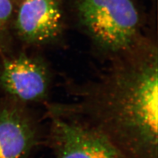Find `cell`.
<instances>
[{"label":"cell","instance_id":"1","mask_svg":"<svg viewBox=\"0 0 158 158\" xmlns=\"http://www.w3.org/2000/svg\"><path fill=\"white\" fill-rule=\"evenodd\" d=\"M157 56L117 68L69 105L49 111L100 133L122 158H158Z\"/></svg>","mask_w":158,"mask_h":158},{"label":"cell","instance_id":"2","mask_svg":"<svg viewBox=\"0 0 158 158\" xmlns=\"http://www.w3.org/2000/svg\"><path fill=\"white\" fill-rule=\"evenodd\" d=\"M78 21L102 50L118 53L135 42L140 15L132 0H75Z\"/></svg>","mask_w":158,"mask_h":158},{"label":"cell","instance_id":"3","mask_svg":"<svg viewBox=\"0 0 158 158\" xmlns=\"http://www.w3.org/2000/svg\"><path fill=\"white\" fill-rule=\"evenodd\" d=\"M55 158H122L100 133L85 123L49 111Z\"/></svg>","mask_w":158,"mask_h":158},{"label":"cell","instance_id":"4","mask_svg":"<svg viewBox=\"0 0 158 158\" xmlns=\"http://www.w3.org/2000/svg\"><path fill=\"white\" fill-rule=\"evenodd\" d=\"M51 75L42 59L21 55L5 60L0 69V87L7 98L24 105L48 98Z\"/></svg>","mask_w":158,"mask_h":158},{"label":"cell","instance_id":"5","mask_svg":"<svg viewBox=\"0 0 158 158\" xmlns=\"http://www.w3.org/2000/svg\"><path fill=\"white\" fill-rule=\"evenodd\" d=\"M38 142L37 122L27 106L0 100V158H29Z\"/></svg>","mask_w":158,"mask_h":158},{"label":"cell","instance_id":"6","mask_svg":"<svg viewBox=\"0 0 158 158\" xmlns=\"http://www.w3.org/2000/svg\"><path fill=\"white\" fill-rule=\"evenodd\" d=\"M63 27L60 0H23L15 22L17 34L32 44H45L55 40Z\"/></svg>","mask_w":158,"mask_h":158},{"label":"cell","instance_id":"7","mask_svg":"<svg viewBox=\"0 0 158 158\" xmlns=\"http://www.w3.org/2000/svg\"><path fill=\"white\" fill-rule=\"evenodd\" d=\"M13 13L11 0H0V31L6 26Z\"/></svg>","mask_w":158,"mask_h":158}]
</instances>
